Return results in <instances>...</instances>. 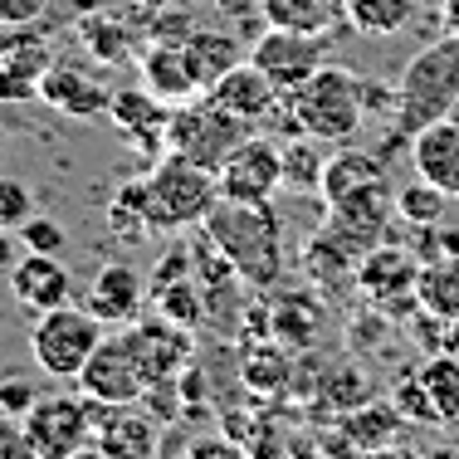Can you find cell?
Returning <instances> with one entry per match:
<instances>
[{
  "label": "cell",
  "mask_w": 459,
  "mask_h": 459,
  "mask_svg": "<svg viewBox=\"0 0 459 459\" xmlns=\"http://www.w3.org/2000/svg\"><path fill=\"white\" fill-rule=\"evenodd\" d=\"M205 235L221 245V255L235 264L239 283L274 289L283 279V221L269 201H215L205 215Z\"/></svg>",
  "instance_id": "6da1fadb"
},
{
  "label": "cell",
  "mask_w": 459,
  "mask_h": 459,
  "mask_svg": "<svg viewBox=\"0 0 459 459\" xmlns=\"http://www.w3.org/2000/svg\"><path fill=\"white\" fill-rule=\"evenodd\" d=\"M459 103V35H445L425 45L406 64L396 83V113H391V133L415 137L420 127L450 117Z\"/></svg>",
  "instance_id": "7a4b0ae2"
},
{
  "label": "cell",
  "mask_w": 459,
  "mask_h": 459,
  "mask_svg": "<svg viewBox=\"0 0 459 459\" xmlns=\"http://www.w3.org/2000/svg\"><path fill=\"white\" fill-rule=\"evenodd\" d=\"M142 191H147L152 230H195L221 201V177L177 157V152H161L157 167L142 177Z\"/></svg>",
  "instance_id": "3957f363"
},
{
  "label": "cell",
  "mask_w": 459,
  "mask_h": 459,
  "mask_svg": "<svg viewBox=\"0 0 459 459\" xmlns=\"http://www.w3.org/2000/svg\"><path fill=\"white\" fill-rule=\"evenodd\" d=\"M249 133H259V127L245 123V117H235L230 108H221L211 93H195V98H186V103L171 108L167 152H177V157L195 161V167H205V171H221L230 161V152H235Z\"/></svg>",
  "instance_id": "277c9868"
},
{
  "label": "cell",
  "mask_w": 459,
  "mask_h": 459,
  "mask_svg": "<svg viewBox=\"0 0 459 459\" xmlns=\"http://www.w3.org/2000/svg\"><path fill=\"white\" fill-rule=\"evenodd\" d=\"M293 113H299L303 133L318 137V142H352L367 123V108H362V79L337 64H323L308 83L289 93Z\"/></svg>",
  "instance_id": "5b68a950"
},
{
  "label": "cell",
  "mask_w": 459,
  "mask_h": 459,
  "mask_svg": "<svg viewBox=\"0 0 459 459\" xmlns=\"http://www.w3.org/2000/svg\"><path fill=\"white\" fill-rule=\"evenodd\" d=\"M98 342H103V323L89 308H74V303L39 313L35 327H30V352L49 377H79Z\"/></svg>",
  "instance_id": "8992f818"
},
{
  "label": "cell",
  "mask_w": 459,
  "mask_h": 459,
  "mask_svg": "<svg viewBox=\"0 0 459 459\" xmlns=\"http://www.w3.org/2000/svg\"><path fill=\"white\" fill-rule=\"evenodd\" d=\"M415 283H420V259H415L401 239H381L377 249H367V255L357 259V289H362L371 299V308H381V313L406 318V313L420 308V303H415Z\"/></svg>",
  "instance_id": "52a82bcc"
},
{
  "label": "cell",
  "mask_w": 459,
  "mask_h": 459,
  "mask_svg": "<svg viewBox=\"0 0 459 459\" xmlns=\"http://www.w3.org/2000/svg\"><path fill=\"white\" fill-rule=\"evenodd\" d=\"M249 64L264 69L279 93H293L299 83H308L327 64V35H303V30L264 25V35L249 45Z\"/></svg>",
  "instance_id": "ba28073f"
},
{
  "label": "cell",
  "mask_w": 459,
  "mask_h": 459,
  "mask_svg": "<svg viewBox=\"0 0 459 459\" xmlns=\"http://www.w3.org/2000/svg\"><path fill=\"white\" fill-rule=\"evenodd\" d=\"M79 391L89 401H103V406H133V401L147 396V371H142L127 333L103 337L93 347V357L79 371Z\"/></svg>",
  "instance_id": "9c48e42d"
},
{
  "label": "cell",
  "mask_w": 459,
  "mask_h": 459,
  "mask_svg": "<svg viewBox=\"0 0 459 459\" xmlns=\"http://www.w3.org/2000/svg\"><path fill=\"white\" fill-rule=\"evenodd\" d=\"M215 177L225 201H274L283 186V147L269 133H249Z\"/></svg>",
  "instance_id": "30bf717a"
},
{
  "label": "cell",
  "mask_w": 459,
  "mask_h": 459,
  "mask_svg": "<svg viewBox=\"0 0 459 459\" xmlns=\"http://www.w3.org/2000/svg\"><path fill=\"white\" fill-rule=\"evenodd\" d=\"M35 440L39 459H74L83 445H93V420H89V396H39L35 411L20 415Z\"/></svg>",
  "instance_id": "8fae6325"
},
{
  "label": "cell",
  "mask_w": 459,
  "mask_h": 459,
  "mask_svg": "<svg viewBox=\"0 0 459 459\" xmlns=\"http://www.w3.org/2000/svg\"><path fill=\"white\" fill-rule=\"evenodd\" d=\"M123 333H127V342H133L142 371H147V386H157V381H161V386H171V381L191 367V357H195V342L186 337L191 327L161 318V313H157V318L127 323Z\"/></svg>",
  "instance_id": "7c38bea8"
},
{
  "label": "cell",
  "mask_w": 459,
  "mask_h": 459,
  "mask_svg": "<svg viewBox=\"0 0 459 459\" xmlns=\"http://www.w3.org/2000/svg\"><path fill=\"white\" fill-rule=\"evenodd\" d=\"M39 98L64 117H108V103H113V83L98 69H83V64H49V74L39 79Z\"/></svg>",
  "instance_id": "4fadbf2b"
},
{
  "label": "cell",
  "mask_w": 459,
  "mask_h": 459,
  "mask_svg": "<svg viewBox=\"0 0 459 459\" xmlns=\"http://www.w3.org/2000/svg\"><path fill=\"white\" fill-rule=\"evenodd\" d=\"M108 117L117 123L123 133L142 157H161L167 152V123H171V103L152 98L147 89H113V103H108Z\"/></svg>",
  "instance_id": "5bb4252c"
},
{
  "label": "cell",
  "mask_w": 459,
  "mask_h": 459,
  "mask_svg": "<svg viewBox=\"0 0 459 459\" xmlns=\"http://www.w3.org/2000/svg\"><path fill=\"white\" fill-rule=\"evenodd\" d=\"M89 420H93V445L108 459H152L157 455V425L147 415H137L127 406L89 401Z\"/></svg>",
  "instance_id": "9a60e30c"
},
{
  "label": "cell",
  "mask_w": 459,
  "mask_h": 459,
  "mask_svg": "<svg viewBox=\"0 0 459 459\" xmlns=\"http://www.w3.org/2000/svg\"><path fill=\"white\" fill-rule=\"evenodd\" d=\"M411 167L420 181L459 201V117H440L411 137Z\"/></svg>",
  "instance_id": "2e32d148"
},
{
  "label": "cell",
  "mask_w": 459,
  "mask_h": 459,
  "mask_svg": "<svg viewBox=\"0 0 459 459\" xmlns=\"http://www.w3.org/2000/svg\"><path fill=\"white\" fill-rule=\"evenodd\" d=\"M142 303H147V283H142V274L133 264H103L89 289V303L83 308L93 313L103 327H127L142 318Z\"/></svg>",
  "instance_id": "e0dca14e"
},
{
  "label": "cell",
  "mask_w": 459,
  "mask_h": 459,
  "mask_svg": "<svg viewBox=\"0 0 459 459\" xmlns=\"http://www.w3.org/2000/svg\"><path fill=\"white\" fill-rule=\"evenodd\" d=\"M10 293H15V303H25L30 313H49V308H64V303L74 299V279L54 255H35V249H30V255L15 259V269H10Z\"/></svg>",
  "instance_id": "ac0fdd59"
},
{
  "label": "cell",
  "mask_w": 459,
  "mask_h": 459,
  "mask_svg": "<svg viewBox=\"0 0 459 459\" xmlns=\"http://www.w3.org/2000/svg\"><path fill=\"white\" fill-rule=\"evenodd\" d=\"M181 54H186L195 93H211L239 59H249V49L239 45L235 35H225V30H191V35L181 39Z\"/></svg>",
  "instance_id": "d6986e66"
},
{
  "label": "cell",
  "mask_w": 459,
  "mask_h": 459,
  "mask_svg": "<svg viewBox=\"0 0 459 459\" xmlns=\"http://www.w3.org/2000/svg\"><path fill=\"white\" fill-rule=\"evenodd\" d=\"M211 98H215L221 108H230L235 117H245V123H255V127H259L269 113H274V103H279L283 93L274 89V83H269V74H264V69H255L249 59H239L235 69H230L225 79L211 89Z\"/></svg>",
  "instance_id": "ffe728a7"
},
{
  "label": "cell",
  "mask_w": 459,
  "mask_h": 459,
  "mask_svg": "<svg viewBox=\"0 0 459 459\" xmlns=\"http://www.w3.org/2000/svg\"><path fill=\"white\" fill-rule=\"evenodd\" d=\"M142 89L152 98H161V103H186V98H195V83H191V69H186V54L181 45H171V39H152L147 49H142Z\"/></svg>",
  "instance_id": "44dd1931"
},
{
  "label": "cell",
  "mask_w": 459,
  "mask_h": 459,
  "mask_svg": "<svg viewBox=\"0 0 459 459\" xmlns=\"http://www.w3.org/2000/svg\"><path fill=\"white\" fill-rule=\"evenodd\" d=\"M259 20L303 35H333L347 25V0H259Z\"/></svg>",
  "instance_id": "7402d4cb"
},
{
  "label": "cell",
  "mask_w": 459,
  "mask_h": 459,
  "mask_svg": "<svg viewBox=\"0 0 459 459\" xmlns=\"http://www.w3.org/2000/svg\"><path fill=\"white\" fill-rule=\"evenodd\" d=\"M401 425H406V420H401V411L391 406V401H367V406L337 415V435L352 445L357 459H362L367 450H381V445H391V440L401 435Z\"/></svg>",
  "instance_id": "603a6c76"
},
{
  "label": "cell",
  "mask_w": 459,
  "mask_h": 459,
  "mask_svg": "<svg viewBox=\"0 0 459 459\" xmlns=\"http://www.w3.org/2000/svg\"><path fill=\"white\" fill-rule=\"evenodd\" d=\"M415 303L430 318L455 323L459 318V255H440L420 264V283H415Z\"/></svg>",
  "instance_id": "cb8c5ba5"
},
{
  "label": "cell",
  "mask_w": 459,
  "mask_h": 459,
  "mask_svg": "<svg viewBox=\"0 0 459 459\" xmlns=\"http://www.w3.org/2000/svg\"><path fill=\"white\" fill-rule=\"evenodd\" d=\"M415 15H420V0H347V25L371 39H391L411 30Z\"/></svg>",
  "instance_id": "d4e9b609"
},
{
  "label": "cell",
  "mask_w": 459,
  "mask_h": 459,
  "mask_svg": "<svg viewBox=\"0 0 459 459\" xmlns=\"http://www.w3.org/2000/svg\"><path fill=\"white\" fill-rule=\"evenodd\" d=\"M152 299H157V313L181 327H201L205 318V299H201V283L195 274H177V279H157L152 283Z\"/></svg>",
  "instance_id": "484cf974"
},
{
  "label": "cell",
  "mask_w": 459,
  "mask_h": 459,
  "mask_svg": "<svg viewBox=\"0 0 459 459\" xmlns=\"http://www.w3.org/2000/svg\"><path fill=\"white\" fill-rule=\"evenodd\" d=\"M415 377L425 381V391H430L440 420L445 425H459V357L455 352H430Z\"/></svg>",
  "instance_id": "4316f807"
},
{
  "label": "cell",
  "mask_w": 459,
  "mask_h": 459,
  "mask_svg": "<svg viewBox=\"0 0 459 459\" xmlns=\"http://www.w3.org/2000/svg\"><path fill=\"white\" fill-rule=\"evenodd\" d=\"M279 147H283V186L299 191V195L323 191L327 157L318 152V137H293V142H279Z\"/></svg>",
  "instance_id": "83f0119b"
},
{
  "label": "cell",
  "mask_w": 459,
  "mask_h": 459,
  "mask_svg": "<svg viewBox=\"0 0 459 459\" xmlns=\"http://www.w3.org/2000/svg\"><path fill=\"white\" fill-rule=\"evenodd\" d=\"M108 225H113V235L123 239H147L152 235V221H147V191H142V177L127 181L123 191L113 195V205H108Z\"/></svg>",
  "instance_id": "f1b7e54d"
},
{
  "label": "cell",
  "mask_w": 459,
  "mask_h": 459,
  "mask_svg": "<svg viewBox=\"0 0 459 459\" xmlns=\"http://www.w3.org/2000/svg\"><path fill=\"white\" fill-rule=\"evenodd\" d=\"M239 371H245V381L255 391H283L289 386V371H293V362H289V352L283 347H274V342H259V347H249L245 352V362H239Z\"/></svg>",
  "instance_id": "f546056e"
},
{
  "label": "cell",
  "mask_w": 459,
  "mask_h": 459,
  "mask_svg": "<svg viewBox=\"0 0 459 459\" xmlns=\"http://www.w3.org/2000/svg\"><path fill=\"white\" fill-rule=\"evenodd\" d=\"M445 211H450V195L435 191V186L420 181V177L396 191V215H401V225H440Z\"/></svg>",
  "instance_id": "4dcf8cb0"
},
{
  "label": "cell",
  "mask_w": 459,
  "mask_h": 459,
  "mask_svg": "<svg viewBox=\"0 0 459 459\" xmlns=\"http://www.w3.org/2000/svg\"><path fill=\"white\" fill-rule=\"evenodd\" d=\"M323 401L342 415V411H357V406H367V401H377V391H371V377L362 367H337L323 377Z\"/></svg>",
  "instance_id": "1f68e13d"
},
{
  "label": "cell",
  "mask_w": 459,
  "mask_h": 459,
  "mask_svg": "<svg viewBox=\"0 0 459 459\" xmlns=\"http://www.w3.org/2000/svg\"><path fill=\"white\" fill-rule=\"evenodd\" d=\"M79 30H83V45L93 49V59H103V64L127 59V49H133L123 20H113V15H89V20H79Z\"/></svg>",
  "instance_id": "d6a6232c"
},
{
  "label": "cell",
  "mask_w": 459,
  "mask_h": 459,
  "mask_svg": "<svg viewBox=\"0 0 459 459\" xmlns=\"http://www.w3.org/2000/svg\"><path fill=\"white\" fill-rule=\"evenodd\" d=\"M0 64H10V69H25V74H35V79H45L49 64H54V49H49L39 35L10 30V39L0 45Z\"/></svg>",
  "instance_id": "836d02e7"
},
{
  "label": "cell",
  "mask_w": 459,
  "mask_h": 459,
  "mask_svg": "<svg viewBox=\"0 0 459 459\" xmlns=\"http://www.w3.org/2000/svg\"><path fill=\"white\" fill-rule=\"evenodd\" d=\"M391 406L401 411V420H406V425H445L420 377H406V381H396V386H391Z\"/></svg>",
  "instance_id": "e575fe53"
},
{
  "label": "cell",
  "mask_w": 459,
  "mask_h": 459,
  "mask_svg": "<svg viewBox=\"0 0 459 459\" xmlns=\"http://www.w3.org/2000/svg\"><path fill=\"white\" fill-rule=\"evenodd\" d=\"M35 215V191L20 177H0V230H20Z\"/></svg>",
  "instance_id": "d590c367"
},
{
  "label": "cell",
  "mask_w": 459,
  "mask_h": 459,
  "mask_svg": "<svg viewBox=\"0 0 459 459\" xmlns=\"http://www.w3.org/2000/svg\"><path fill=\"white\" fill-rule=\"evenodd\" d=\"M15 235H20V245L35 249V255H59V249H64V225L49 221V215H30Z\"/></svg>",
  "instance_id": "8d00e7d4"
},
{
  "label": "cell",
  "mask_w": 459,
  "mask_h": 459,
  "mask_svg": "<svg viewBox=\"0 0 459 459\" xmlns=\"http://www.w3.org/2000/svg\"><path fill=\"white\" fill-rule=\"evenodd\" d=\"M313 327H318V313H313V303H299V308L279 303V308H274V337H283V342H308Z\"/></svg>",
  "instance_id": "74e56055"
},
{
  "label": "cell",
  "mask_w": 459,
  "mask_h": 459,
  "mask_svg": "<svg viewBox=\"0 0 459 459\" xmlns=\"http://www.w3.org/2000/svg\"><path fill=\"white\" fill-rule=\"evenodd\" d=\"M0 459H39L20 415H0Z\"/></svg>",
  "instance_id": "f35d334b"
},
{
  "label": "cell",
  "mask_w": 459,
  "mask_h": 459,
  "mask_svg": "<svg viewBox=\"0 0 459 459\" xmlns=\"http://www.w3.org/2000/svg\"><path fill=\"white\" fill-rule=\"evenodd\" d=\"M35 98H39V79H35V74L0 64V103H35Z\"/></svg>",
  "instance_id": "ab89813d"
},
{
  "label": "cell",
  "mask_w": 459,
  "mask_h": 459,
  "mask_svg": "<svg viewBox=\"0 0 459 459\" xmlns=\"http://www.w3.org/2000/svg\"><path fill=\"white\" fill-rule=\"evenodd\" d=\"M181 459H249V450L239 440H230V435H201V440L186 445Z\"/></svg>",
  "instance_id": "60d3db41"
},
{
  "label": "cell",
  "mask_w": 459,
  "mask_h": 459,
  "mask_svg": "<svg viewBox=\"0 0 459 459\" xmlns=\"http://www.w3.org/2000/svg\"><path fill=\"white\" fill-rule=\"evenodd\" d=\"M54 0H0V30H25L35 25Z\"/></svg>",
  "instance_id": "b9f144b4"
},
{
  "label": "cell",
  "mask_w": 459,
  "mask_h": 459,
  "mask_svg": "<svg viewBox=\"0 0 459 459\" xmlns=\"http://www.w3.org/2000/svg\"><path fill=\"white\" fill-rule=\"evenodd\" d=\"M39 401V391L30 386V381H0V415H30Z\"/></svg>",
  "instance_id": "7bdbcfd3"
},
{
  "label": "cell",
  "mask_w": 459,
  "mask_h": 459,
  "mask_svg": "<svg viewBox=\"0 0 459 459\" xmlns=\"http://www.w3.org/2000/svg\"><path fill=\"white\" fill-rule=\"evenodd\" d=\"M362 108H367V117H391L396 113V89L362 79Z\"/></svg>",
  "instance_id": "ee69618b"
},
{
  "label": "cell",
  "mask_w": 459,
  "mask_h": 459,
  "mask_svg": "<svg viewBox=\"0 0 459 459\" xmlns=\"http://www.w3.org/2000/svg\"><path fill=\"white\" fill-rule=\"evenodd\" d=\"M171 386H177V391H181V401H186V406H191V401H201V396H205V371L191 362V367H186L177 381H171Z\"/></svg>",
  "instance_id": "f6af8a7d"
},
{
  "label": "cell",
  "mask_w": 459,
  "mask_h": 459,
  "mask_svg": "<svg viewBox=\"0 0 459 459\" xmlns=\"http://www.w3.org/2000/svg\"><path fill=\"white\" fill-rule=\"evenodd\" d=\"M15 259H20V235L15 230H0V269H15Z\"/></svg>",
  "instance_id": "bcb514c9"
},
{
  "label": "cell",
  "mask_w": 459,
  "mask_h": 459,
  "mask_svg": "<svg viewBox=\"0 0 459 459\" xmlns=\"http://www.w3.org/2000/svg\"><path fill=\"white\" fill-rule=\"evenodd\" d=\"M362 459H425V455L411 450V445H401V440H391V445H381V450H367Z\"/></svg>",
  "instance_id": "7dc6e473"
},
{
  "label": "cell",
  "mask_w": 459,
  "mask_h": 459,
  "mask_svg": "<svg viewBox=\"0 0 459 459\" xmlns=\"http://www.w3.org/2000/svg\"><path fill=\"white\" fill-rule=\"evenodd\" d=\"M445 352H455V357H459V318L445 327Z\"/></svg>",
  "instance_id": "c3c4849f"
},
{
  "label": "cell",
  "mask_w": 459,
  "mask_h": 459,
  "mask_svg": "<svg viewBox=\"0 0 459 459\" xmlns=\"http://www.w3.org/2000/svg\"><path fill=\"white\" fill-rule=\"evenodd\" d=\"M445 20H450V35H459V0H450V5H445Z\"/></svg>",
  "instance_id": "681fc988"
},
{
  "label": "cell",
  "mask_w": 459,
  "mask_h": 459,
  "mask_svg": "<svg viewBox=\"0 0 459 459\" xmlns=\"http://www.w3.org/2000/svg\"><path fill=\"white\" fill-rule=\"evenodd\" d=\"M425 459H459V445H440V450H430Z\"/></svg>",
  "instance_id": "f907efd6"
},
{
  "label": "cell",
  "mask_w": 459,
  "mask_h": 459,
  "mask_svg": "<svg viewBox=\"0 0 459 459\" xmlns=\"http://www.w3.org/2000/svg\"><path fill=\"white\" fill-rule=\"evenodd\" d=\"M133 5H142V10H167V5H177V0H133Z\"/></svg>",
  "instance_id": "816d5d0a"
},
{
  "label": "cell",
  "mask_w": 459,
  "mask_h": 459,
  "mask_svg": "<svg viewBox=\"0 0 459 459\" xmlns=\"http://www.w3.org/2000/svg\"><path fill=\"white\" fill-rule=\"evenodd\" d=\"M0 152H5V127H0Z\"/></svg>",
  "instance_id": "f5cc1de1"
}]
</instances>
